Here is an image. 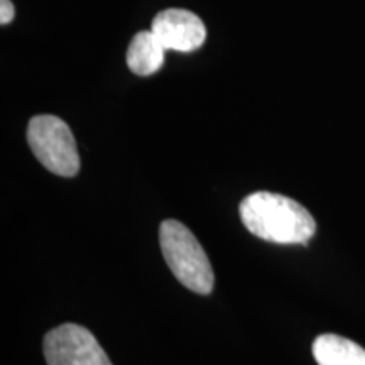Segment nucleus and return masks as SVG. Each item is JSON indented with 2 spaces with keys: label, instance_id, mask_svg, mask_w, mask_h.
Masks as SVG:
<instances>
[{
  "label": "nucleus",
  "instance_id": "1",
  "mask_svg": "<svg viewBox=\"0 0 365 365\" xmlns=\"http://www.w3.org/2000/svg\"><path fill=\"white\" fill-rule=\"evenodd\" d=\"M240 220L250 234L274 244L307 245L317 222L303 205L271 191H255L242 200Z\"/></svg>",
  "mask_w": 365,
  "mask_h": 365
},
{
  "label": "nucleus",
  "instance_id": "2",
  "mask_svg": "<svg viewBox=\"0 0 365 365\" xmlns=\"http://www.w3.org/2000/svg\"><path fill=\"white\" fill-rule=\"evenodd\" d=\"M159 244L168 267L190 291L210 294L215 284L212 264L202 244L188 227L178 220H164L159 227Z\"/></svg>",
  "mask_w": 365,
  "mask_h": 365
},
{
  "label": "nucleus",
  "instance_id": "3",
  "mask_svg": "<svg viewBox=\"0 0 365 365\" xmlns=\"http://www.w3.org/2000/svg\"><path fill=\"white\" fill-rule=\"evenodd\" d=\"M27 143L36 159L53 175L73 178L80 171L75 135L65 120L54 115H36L27 127Z\"/></svg>",
  "mask_w": 365,
  "mask_h": 365
},
{
  "label": "nucleus",
  "instance_id": "4",
  "mask_svg": "<svg viewBox=\"0 0 365 365\" xmlns=\"http://www.w3.org/2000/svg\"><path fill=\"white\" fill-rule=\"evenodd\" d=\"M43 350L48 365H113L93 333L75 323L46 333Z\"/></svg>",
  "mask_w": 365,
  "mask_h": 365
},
{
  "label": "nucleus",
  "instance_id": "5",
  "mask_svg": "<svg viewBox=\"0 0 365 365\" xmlns=\"http://www.w3.org/2000/svg\"><path fill=\"white\" fill-rule=\"evenodd\" d=\"M161 44L171 51H196L207 39V29L198 16L182 9H168L159 12L150 27Z\"/></svg>",
  "mask_w": 365,
  "mask_h": 365
},
{
  "label": "nucleus",
  "instance_id": "6",
  "mask_svg": "<svg viewBox=\"0 0 365 365\" xmlns=\"http://www.w3.org/2000/svg\"><path fill=\"white\" fill-rule=\"evenodd\" d=\"M166 48L153 31H140L130 41L127 49V66L139 76H149L161 70L164 65Z\"/></svg>",
  "mask_w": 365,
  "mask_h": 365
},
{
  "label": "nucleus",
  "instance_id": "7",
  "mask_svg": "<svg viewBox=\"0 0 365 365\" xmlns=\"http://www.w3.org/2000/svg\"><path fill=\"white\" fill-rule=\"evenodd\" d=\"M318 365H365V349L345 336L325 333L313 341Z\"/></svg>",
  "mask_w": 365,
  "mask_h": 365
},
{
  "label": "nucleus",
  "instance_id": "8",
  "mask_svg": "<svg viewBox=\"0 0 365 365\" xmlns=\"http://www.w3.org/2000/svg\"><path fill=\"white\" fill-rule=\"evenodd\" d=\"M16 16V9H14L11 0H0V22L2 26L9 24Z\"/></svg>",
  "mask_w": 365,
  "mask_h": 365
}]
</instances>
